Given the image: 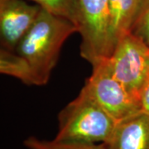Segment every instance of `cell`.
I'll list each match as a JSON object with an SVG mask.
<instances>
[{"mask_svg":"<svg viewBox=\"0 0 149 149\" xmlns=\"http://www.w3.org/2000/svg\"><path fill=\"white\" fill-rule=\"evenodd\" d=\"M75 32L78 28L74 23L42 8L32 28L14 51L31 70L35 85L47 83L63 44Z\"/></svg>","mask_w":149,"mask_h":149,"instance_id":"obj_1","label":"cell"},{"mask_svg":"<svg viewBox=\"0 0 149 149\" xmlns=\"http://www.w3.org/2000/svg\"><path fill=\"white\" fill-rule=\"evenodd\" d=\"M117 121L86 92L70 102L58 114L54 140L65 143H104L111 137Z\"/></svg>","mask_w":149,"mask_h":149,"instance_id":"obj_2","label":"cell"},{"mask_svg":"<svg viewBox=\"0 0 149 149\" xmlns=\"http://www.w3.org/2000/svg\"><path fill=\"white\" fill-rule=\"evenodd\" d=\"M80 55L92 66L109 57V0H77Z\"/></svg>","mask_w":149,"mask_h":149,"instance_id":"obj_3","label":"cell"},{"mask_svg":"<svg viewBox=\"0 0 149 149\" xmlns=\"http://www.w3.org/2000/svg\"><path fill=\"white\" fill-rule=\"evenodd\" d=\"M106 60L114 77L139 100L149 76V44L128 32L118 40Z\"/></svg>","mask_w":149,"mask_h":149,"instance_id":"obj_4","label":"cell"},{"mask_svg":"<svg viewBox=\"0 0 149 149\" xmlns=\"http://www.w3.org/2000/svg\"><path fill=\"white\" fill-rule=\"evenodd\" d=\"M82 90L117 122L143 109L139 99L114 77L106 59L93 66Z\"/></svg>","mask_w":149,"mask_h":149,"instance_id":"obj_5","label":"cell"},{"mask_svg":"<svg viewBox=\"0 0 149 149\" xmlns=\"http://www.w3.org/2000/svg\"><path fill=\"white\" fill-rule=\"evenodd\" d=\"M42 10L24 0H0V35L3 48L14 52Z\"/></svg>","mask_w":149,"mask_h":149,"instance_id":"obj_6","label":"cell"},{"mask_svg":"<svg viewBox=\"0 0 149 149\" xmlns=\"http://www.w3.org/2000/svg\"><path fill=\"white\" fill-rule=\"evenodd\" d=\"M104 149H149V113L143 109L118 121Z\"/></svg>","mask_w":149,"mask_h":149,"instance_id":"obj_7","label":"cell"},{"mask_svg":"<svg viewBox=\"0 0 149 149\" xmlns=\"http://www.w3.org/2000/svg\"><path fill=\"white\" fill-rule=\"evenodd\" d=\"M141 0H109V35L112 52L118 40L130 32Z\"/></svg>","mask_w":149,"mask_h":149,"instance_id":"obj_8","label":"cell"},{"mask_svg":"<svg viewBox=\"0 0 149 149\" xmlns=\"http://www.w3.org/2000/svg\"><path fill=\"white\" fill-rule=\"evenodd\" d=\"M0 71L20 80L24 84L35 85L32 72L23 59L15 52L2 48L0 51Z\"/></svg>","mask_w":149,"mask_h":149,"instance_id":"obj_9","label":"cell"},{"mask_svg":"<svg viewBox=\"0 0 149 149\" xmlns=\"http://www.w3.org/2000/svg\"><path fill=\"white\" fill-rule=\"evenodd\" d=\"M42 8L55 15L68 19L78 28L77 0H32Z\"/></svg>","mask_w":149,"mask_h":149,"instance_id":"obj_10","label":"cell"},{"mask_svg":"<svg viewBox=\"0 0 149 149\" xmlns=\"http://www.w3.org/2000/svg\"><path fill=\"white\" fill-rule=\"evenodd\" d=\"M27 149H104L101 143H65L56 140H42L36 137H28L23 142Z\"/></svg>","mask_w":149,"mask_h":149,"instance_id":"obj_11","label":"cell"},{"mask_svg":"<svg viewBox=\"0 0 149 149\" xmlns=\"http://www.w3.org/2000/svg\"><path fill=\"white\" fill-rule=\"evenodd\" d=\"M130 32L149 44V0H141Z\"/></svg>","mask_w":149,"mask_h":149,"instance_id":"obj_12","label":"cell"},{"mask_svg":"<svg viewBox=\"0 0 149 149\" xmlns=\"http://www.w3.org/2000/svg\"><path fill=\"white\" fill-rule=\"evenodd\" d=\"M139 100L142 109L149 113V76L140 91Z\"/></svg>","mask_w":149,"mask_h":149,"instance_id":"obj_13","label":"cell"}]
</instances>
